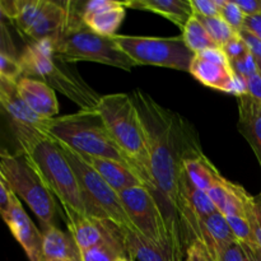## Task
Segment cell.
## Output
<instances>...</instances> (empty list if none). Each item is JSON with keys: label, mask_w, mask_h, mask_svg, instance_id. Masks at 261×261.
<instances>
[{"label": "cell", "mask_w": 261, "mask_h": 261, "mask_svg": "<svg viewBox=\"0 0 261 261\" xmlns=\"http://www.w3.org/2000/svg\"><path fill=\"white\" fill-rule=\"evenodd\" d=\"M48 261H82V259H59V260H48Z\"/></svg>", "instance_id": "45"}, {"label": "cell", "mask_w": 261, "mask_h": 261, "mask_svg": "<svg viewBox=\"0 0 261 261\" xmlns=\"http://www.w3.org/2000/svg\"><path fill=\"white\" fill-rule=\"evenodd\" d=\"M195 15L199 20L201 22V24L205 27V30L208 31V33L211 35V37L213 38L214 42L218 45V47H223L229 40L234 37L237 35V32H234L231 27H229L228 23L223 19L222 17H201V15Z\"/></svg>", "instance_id": "29"}, {"label": "cell", "mask_w": 261, "mask_h": 261, "mask_svg": "<svg viewBox=\"0 0 261 261\" xmlns=\"http://www.w3.org/2000/svg\"><path fill=\"white\" fill-rule=\"evenodd\" d=\"M56 143L78 178L88 216L110 219L125 231L138 232L122 205L119 193H116L78 153L63 143Z\"/></svg>", "instance_id": "7"}, {"label": "cell", "mask_w": 261, "mask_h": 261, "mask_svg": "<svg viewBox=\"0 0 261 261\" xmlns=\"http://www.w3.org/2000/svg\"><path fill=\"white\" fill-rule=\"evenodd\" d=\"M194 14L201 17H221L219 0H190Z\"/></svg>", "instance_id": "36"}, {"label": "cell", "mask_w": 261, "mask_h": 261, "mask_svg": "<svg viewBox=\"0 0 261 261\" xmlns=\"http://www.w3.org/2000/svg\"><path fill=\"white\" fill-rule=\"evenodd\" d=\"M125 8L148 10L167 18L184 30L186 23L194 15L190 0H129L124 2Z\"/></svg>", "instance_id": "21"}, {"label": "cell", "mask_w": 261, "mask_h": 261, "mask_svg": "<svg viewBox=\"0 0 261 261\" xmlns=\"http://www.w3.org/2000/svg\"><path fill=\"white\" fill-rule=\"evenodd\" d=\"M244 251H245V250H244ZM245 256H246V259H245V261H252V260H251V257H250L249 255L246 254V252H245Z\"/></svg>", "instance_id": "48"}, {"label": "cell", "mask_w": 261, "mask_h": 261, "mask_svg": "<svg viewBox=\"0 0 261 261\" xmlns=\"http://www.w3.org/2000/svg\"><path fill=\"white\" fill-rule=\"evenodd\" d=\"M18 153L37 172L42 182L61 204L66 222L89 217L82 196L78 178L60 147L54 139L33 127L12 122Z\"/></svg>", "instance_id": "2"}, {"label": "cell", "mask_w": 261, "mask_h": 261, "mask_svg": "<svg viewBox=\"0 0 261 261\" xmlns=\"http://www.w3.org/2000/svg\"><path fill=\"white\" fill-rule=\"evenodd\" d=\"M79 154V153H78ZM116 193L132 188L145 186L144 180L132 167L110 158L93 157V155L79 154ZM147 188V186H145Z\"/></svg>", "instance_id": "16"}, {"label": "cell", "mask_w": 261, "mask_h": 261, "mask_svg": "<svg viewBox=\"0 0 261 261\" xmlns=\"http://www.w3.org/2000/svg\"><path fill=\"white\" fill-rule=\"evenodd\" d=\"M237 106L239 132L254 150L261 167V102L244 94L237 97Z\"/></svg>", "instance_id": "20"}, {"label": "cell", "mask_w": 261, "mask_h": 261, "mask_svg": "<svg viewBox=\"0 0 261 261\" xmlns=\"http://www.w3.org/2000/svg\"><path fill=\"white\" fill-rule=\"evenodd\" d=\"M0 102L8 112L12 121L42 132L48 120L42 119L31 110L22 98L17 88V83L0 76Z\"/></svg>", "instance_id": "19"}, {"label": "cell", "mask_w": 261, "mask_h": 261, "mask_svg": "<svg viewBox=\"0 0 261 261\" xmlns=\"http://www.w3.org/2000/svg\"><path fill=\"white\" fill-rule=\"evenodd\" d=\"M69 24L63 35L53 42L56 53L68 63L92 61L130 71L137 64L116 45L112 37L93 32L69 2Z\"/></svg>", "instance_id": "6"}, {"label": "cell", "mask_w": 261, "mask_h": 261, "mask_svg": "<svg viewBox=\"0 0 261 261\" xmlns=\"http://www.w3.org/2000/svg\"><path fill=\"white\" fill-rule=\"evenodd\" d=\"M244 28H246L252 35L261 40V14L249 15L245 18Z\"/></svg>", "instance_id": "43"}, {"label": "cell", "mask_w": 261, "mask_h": 261, "mask_svg": "<svg viewBox=\"0 0 261 261\" xmlns=\"http://www.w3.org/2000/svg\"><path fill=\"white\" fill-rule=\"evenodd\" d=\"M74 7L82 15L87 27L105 37L116 36L126 14L124 2L116 0L74 2Z\"/></svg>", "instance_id": "12"}, {"label": "cell", "mask_w": 261, "mask_h": 261, "mask_svg": "<svg viewBox=\"0 0 261 261\" xmlns=\"http://www.w3.org/2000/svg\"><path fill=\"white\" fill-rule=\"evenodd\" d=\"M246 17L261 14V0H233Z\"/></svg>", "instance_id": "40"}, {"label": "cell", "mask_w": 261, "mask_h": 261, "mask_svg": "<svg viewBox=\"0 0 261 261\" xmlns=\"http://www.w3.org/2000/svg\"><path fill=\"white\" fill-rule=\"evenodd\" d=\"M247 94L261 102V75L259 73L246 79Z\"/></svg>", "instance_id": "42"}, {"label": "cell", "mask_w": 261, "mask_h": 261, "mask_svg": "<svg viewBox=\"0 0 261 261\" xmlns=\"http://www.w3.org/2000/svg\"><path fill=\"white\" fill-rule=\"evenodd\" d=\"M186 261H217V259L203 241L194 240L188 247Z\"/></svg>", "instance_id": "35"}, {"label": "cell", "mask_w": 261, "mask_h": 261, "mask_svg": "<svg viewBox=\"0 0 261 261\" xmlns=\"http://www.w3.org/2000/svg\"><path fill=\"white\" fill-rule=\"evenodd\" d=\"M217 261H245V251L242 245L239 241L228 245V246L219 249L217 251Z\"/></svg>", "instance_id": "38"}, {"label": "cell", "mask_w": 261, "mask_h": 261, "mask_svg": "<svg viewBox=\"0 0 261 261\" xmlns=\"http://www.w3.org/2000/svg\"><path fill=\"white\" fill-rule=\"evenodd\" d=\"M43 3L45 0H19L18 14L12 22L18 32L22 33L23 36L27 35L28 31L37 19L43 7Z\"/></svg>", "instance_id": "28"}, {"label": "cell", "mask_w": 261, "mask_h": 261, "mask_svg": "<svg viewBox=\"0 0 261 261\" xmlns=\"http://www.w3.org/2000/svg\"><path fill=\"white\" fill-rule=\"evenodd\" d=\"M189 73L209 88L239 96L247 94L246 81L234 74L231 61L221 47L195 54Z\"/></svg>", "instance_id": "11"}, {"label": "cell", "mask_w": 261, "mask_h": 261, "mask_svg": "<svg viewBox=\"0 0 261 261\" xmlns=\"http://www.w3.org/2000/svg\"><path fill=\"white\" fill-rule=\"evenodd\" d=\"M2 217L14 239L24 250L28 260L43 261L42 232L31 221L24 208L20 204V199L14 193H13L12 205H10L9 211L3 213Z\"/></svg>", "instance_id": "13"}, {"label": "cell", "mask_w": 261, "mask_h": 261, "mask_svg": "<svg viewBox=\"0 0 261 261\" xmlns=\"http://www.w3.org/2000/svg\"><path fill=\"white\" fill-rule=\"evenodd\" d=\"M239 35L240 37L245 41V43L247 45V47H249L252 56H254L256 60L261 61V40H259L256 36L252 35V33L250 32V31H247L246 28H242L239 32Z\"/></svg>", "instance_id": "39"}, {"label": "cell", "mask_w": 261, "mask_h": 261, "mask_svg": "<svg viewBox=\"0 0 261 261\" xmlns=\"http://www.w3.org/2000/svg\"><path fill=\"white\" fill-rule=\"evenodd\" d=\"M222 50L224 51V54L227 55L228 60L231 61H236L240 60V59L245 58L246 55H249L250 50L247 47V45L245 43V41L240 37V35L237 33L232 40H229L226 45L222 47Z\"/></svg>", "instance_id": "34"}, {"label": "cell", "mask_w": 261, "mask_h": 261, "mask_svg": "<svg viewBox=\"0 0 261 261\" xmlns=\"http://www.w3.org/2000/svg\"><path fill=\"white\" fill-rule=\"evenodd\" d=\"M0 178L30 206L43 228L55 226L58 212L55 198L20 153L13 154L3 150L0 154Z\"/></svg>", "instance_id": "8"}, {"label": "cell", "mask_w": 261, "mask_h": 261, "mask_svg": "<svg viewBox=\"0 0 261 261\" xmlns=\"http://www.w3.org/2000/svg\"><path fill=\"white\" fill-rule=\"evenodd\" d=\"M244 247L245 252L251 257L252 261H261V249L260 247H255V249H249L246 246H242Z\"/></svg>", "instance_id": "44"}, {"label": "cell", "mask_w": 261, "mask_h": 261, "mask_svg": "<svg viewBox=\"0 0 261 261\" xmlns=\"http://www.w3.org/2000/svg\"><path fill=\"white\" fill-rule=\"evenodd\" d=\"M0 76L17 83L23 76V68L19 56L0 51Z\"/></svg>", "instance_id": "31"}, {"label": "cell", "mask_w": 261, "mask_h": 261, "mask_svg": "<svg viewBox=\"0 0 261 261\" xmlns=\"http://www.w3.org/2000/svg\"><path fill=\"white\" fill-rule=\"evenodd\" d=\"M247 218H249L250 224L254 229L257 245L261 249V191L257 195L252 196L251 209H250Z\"/></svg>", "instance_id": "37"}, {"label": "cell", "mask_w": 261, "mask_h": 261, "mask_svg": "<svg viewBox=\"0 0 261 261\" xmlns=\"http://www.w3.org/2000/svg\"><path fill=\"white\" fill-rule=\"evenodd\" d=\"M256 64H257V70H259V74L261 75V61L256 60Z\"/></svg>", "instance_id": "46"}, {"label": "cell", "mask_w": 261, "mask_h": 261, "mask_svg": "<svg viewBox=\"0 0 261 261\" xmlns=\"http://www.w3.org/2000/svg\"><path fill=\"white\" fill-rule=\"evenodd\" d=\"M224 217H226L227 222H228L229 227H231L236 240L242 245V246H246L249 247V249L259 247V245H257V241H256V237H255L254 229H252L249 219L240 216H224Z\"/></svg>", "instance_id": "30"}, {"label": "cell", "mask_w": 261, "mask_h": 261, "mask_svg": "<svg viewBox=\"0 0 261 261\" xmlns=\"http://www.w3.org/2000/svg\"><path fill=\"white\" fill-rule=\"evenodd\" d=\"M116 45L137 65H153L190 71L195 54L181 37H143V36H114Z\"/></svg>", "instance_id": "9"}, {"label": "cell", "mask_w": 261, "mask_h": 261, "mask_svg": "<svg viewBox=\"0 0 261 261\" xmlns=\"http://www.w3.org/2000/svg\"><path fill=\"white\" fill-rule=\"evenodd\" d=\"M119 195L135 229L144 239L167 252L171 260L176 261L170 232L155 196L145 186L127 189Z\"/></svg>", "instance_id": "10"}, {"label": "cell", "mask_w": 261, "mask_h": 261, "mask_svg": "<svg viewBox=\"0 0 261 261\" xmlns=\"http://www.w3.org/2000/svg\"><path fill=\"white\" fill-rule=\"evenodd\" d=\"M23 76L38 79L70 99L81 110L93 111L101 97L76 69L55 51L51 41L30 42L19 55Z\"/></svg>", "instance_id": "3"}, {"label": "cell", "mask_w": 261, "mask_h": 261, "mask_svg": "<svg viewBox=\"0 0 261 261\" xmlns=\"http://www.w3.org/2000/svg\"><path fill=\"white\" fill-rule=\"evenodd\" d=\"M208 246L214 257L217 256V251L219 249L228 246V245L236 242L233 232L227 222L226 217L221 213L212 214L211 217L201 221V240ZM217 259V257H216Z\"/></svg>", "instance_id": "23"}, {"label": "cell", "mask_w": 261, "mask_h": 261, "mask_svg": "<svg viewBox=\"0 0 261 261\" xmlns=\"http://www.w3.org/2000/svg\"><path fill=\"white\" fill-rule=\"evenodd\" d=\"M206 193L216 208L223 216H240L245 218L249 216L252 196L242 186L231 182L226 177H223Z\"/></svg>", "instance_id": "18"}, {"label": "cell", "mask_w": 261, "mask_h": 261, "mask_svg": "<svg viewBox=\"0 0 261 261\" xmlns=\"http://www.w3.org/2000/svg\"><path fill=\"white\" fill-rule=\"evenodd\" d=\"M13 191L8 188L7 182L3 178H0V213H5L9 211L12 205Z\"/></svg>", "instance_id": "41"}, {"label": "cell", "mask_w": 261, "mask_h": 261, "mask_svg": "<svg viewBox=\"0 0 261 261\" xmlns=\"http://www.w3.org/2000/svg\"><path fill=\"white\" fill-rule=\"evenodd\" d=\"M117 261H134V260L130 259V257H121V259H119Z\"/></svg>", "instance_id": "47"}, {"label": "cell", "mask_w": 261, "mask_h": 261, "mask_svg": "<svg viewBox=\"0 0 261 261\" xmlns=\"http://www.w3.org/2000/svg\"><path fill=\"white\" fill-rule=\"evenodd\" d=\"M231 65L234 74H236L237 76H240V78L245 79V81H246L247 78H250V76L254 75V74L259 73V70H257L256 59L252 56L251 53H250L249 55L245 56V58L240 59V60L232 61Z\"/></svg>", "instance_id": "33"}, {"label": "cell", "mask_w": 261, "mask_h": 261, "mask_svg": "<svg viewBox=\"0 0 261 261\" xmlns=\"http://www.w3.org/2000/svg\"><path fill=\"white\" fill-rule=\"evenodd\" d=\"M69 2H53L45 0L37 19L28 31L25 37L31 42L51 41L55 42L64 33L69 24Z\"/></svg>", "instance_id": "14"}, {"label": "cell", "mask_w": 261, "mask_h": 261, "mask_svg": "<svg viewBox=\"0 0 261 261\" xmlns=\"http://www.w3.org/2000/svg\"><path fill=\"white\" fill-rule=\"evenodd\" d=\"M147 135L149 176L168 232L176 261H186L191 244L188 231L185 188L189 176L185 161L203 153L198 134L180 114L161 106L140 89L132 94Z\"/></svg>", "instance_id": "1"}, {"label": "cell", "mask_w": 261, "mask_h": 261, "mask_svg": "<svg viewBox=\"0 0 261 261\" xmlns=\"http://www.w3.org/2000/svg\"><path fill=\"white\" fill-rule=\"evenodd\" d=\"M97 111L117 147L139 168L148 190H154L149 176L147 135L132 96L126 93L102 96Z\"/></svg>", "instance_id": "5"}, {"label": "cell", "mask_w": 261, "mask_h": 261, "mask_svg": "<svg viewBox=\"0 0 261 261\" xmlns=\"http://www.w3.org/2000/svg\"><path fill=\"white\" fill-rule=\"evenodd\" d=\"M126 247L132 259L138 261H172L167 252L148 241L140 233L134 231H125Z\"/></svg>", "instance_id": "25"}, {"label": "cell", "mask_w": 261, "mask_h": 261, "mask_svg": "<svg viewBox=\"0 0 261 261\" xmlns=\"http://www.w3.org/2000/svg\"><path fill=\"white\" fill-rule=\"evenodd\" d=\"M121 257H130L125 234L116 239L106 240L91 249L82 251V261H117Z\"/></svg>", "instance_id": "26"}, {"label": "cell", "mask_w": 261, "mask_h": 261, "mask_svg": "<svg viewBox=\"0 0 261 261\" xmlns=\"http://www.w3.org/2000/svg\"><path fill=\"white\" fill-rule=\"evenodd\" d=\"M185 170L191 182L203 191H209L223 178L204 153L189 157L185 161Z\"/></svg>", "instance_id": "24"}, {"label": "cell", "mask_w": 261, "mask_h": 261, "mask_svg": "<svg viewBox=\"0 0 261 261\" xmlns=\"http://www.w3.org/2000/svg\"><path fill=\"white\" fill-rule=\"evenodd\" d=\"M219 4H221V17L228 23L234 32L239 33L244 28L246 15L232 0H219Z\"/></svg>", "instance_id": "32"}, {"label": "cell", "mask_w": 261, "mask_h": 261, "mask_svg": "<svg viewBox=\"0 0 261 261\" xmlns=\"http://www.w3.org/2000/svg\"><path fill=\"white\" fill-rule=\"evenodd\" d=\"M68 231L75 240L79 250L84 251L110 239L125 234V229L106 218L82 217L75 221L66 222Z\"/></svg>", "instance_id": "15"}, {"label": "cell", "mask_w": 261, "mask_h": 261, "mask_svg": "<svg viewBox=\"0 0 261 261\" xmlns=\"http://www.w3.org/2000/svg\"><path fill=\"white\" fill-rule=\"evenodd\" d=\"M17 88L25 103L38 116L46 120L58 117L59 102L55 91L50 86L38 79L22 76L17 82Z\"/></svg>", "instance_id": "17"}, {"label": "cell", "mask_w": 261, "mask_h": 261, "mask_svg": "<svg viewBox=\"0 0 261 261\" xmlns=\"http://www.w3.org/2000/svg\"><path fill=\"white\" fill-rule=\"evenodd\" d=\"M42 133L79 154L119 161L142 176L137 165L114 142L97 110H79L74 114L54 117L46 122Z\"/></svg>", "instance_id": "4"}, {"label": "cell", "mask_w": 261, "mask_h": 261, "mask_svg": "<svg viewBox=\"0 0 261 261\" xmlns=\"http://www.w3.org/2000/svg\"><path fill=\"white\" fill-rule=\"evenodd\" d=\"M182 38L185 41L186 46L194 54L201 53V51L208 50V48L218 47V45L214 42V40L211 37L208 31L205 30V27L201 24V22L195 15H193L190 20L186 23L185 27H184Z\"/></svg>", "instance_id": "27"}, {"label": "cell", "mask_w": 261, "mask_h": 261, "mask_svg": "<svg viewBox=\"0 0 261 261\" xmlns=\"http://www.w3.org/2000/svg\"><path fill=\"white\" fill-rule=\"evenodd\" d=\"M43 261L59 259H82V252L70 233L59 229L56 226L42 231Z\"/></svg>", "instance_id": "22"}]
</instances>
